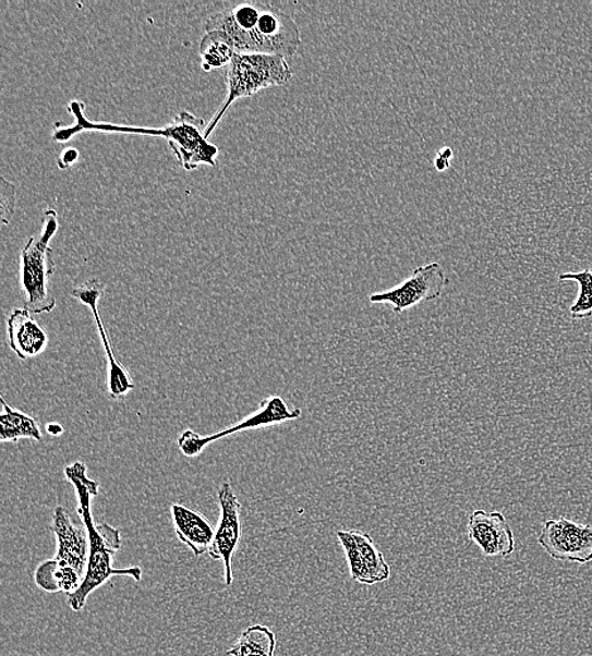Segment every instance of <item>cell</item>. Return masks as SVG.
Returning a JSON list of instances; mask_svg holds the SVG:
<instances>
[{
	"mask_svg": "<svg viewBox=\"0 0 592 656\" xmlns=\"http://www.w3.org/2000/svg\"><path fill=\"white\" fill-rule=\"evenodd\" d=\"M205 31H221L233 41L237 53L293 58L301 46L299 24L278 8L243 3L212 15Z\"/></svg>",
	"mask_w": 592,
	"mask_h": 656,
	"instance_id": "obj_1",
	"label": "cell"
},
{
	"mask_svg": "<svg viewBox=\"0 0 592 656\" xmlns=\"http://www.w3.org/2000/svg\"><path fill=\"white\" fill-rule=\"evenodd\" d=\"M292 77L293 70L282 56L237 53L227 68V101L213 122L207 125L205 138L209 139L231 104L238 99L251 98L269 87L286 85L291 82Z\"/></svg>",
	"mask_w": 592,
	"mask_h": 656,
	"instance_id": "obj_5",
	"label": "cell"
},
{
	"mask_svg": "<svg viewBox=\"0 0 592 656\" xmlns=\"http://www.w3.org/2000/svg\"><path fill=\"white\" fill-rule=\"evenodd\" d=\"M104 292H106V284H104L100 279L94 278L90 279V281L85 282L83 286L75 288V290H72L71 295L93 311L96 326H98V331L102 341V347L107 352L109 394L113 399H120L125 397L128 391L134 389V382L130 373H128L125 367L118 362L113 348H111L106 327L102 325L98 306Z\"/></svg>",
	"mask_w": 592,
	"mask_h": 656,
	"instance_id": "obj_11",
	"label": "cell"
},
{
	"mask_svg": "<svg viewBox=\"0 0 592 656\" xmlns=\"http://www.w3.org/2000/svg\"><path fill=\"white\" fill-rule=\"evenodd\" d=\"M559 282H575L579 284V295L570 307L573 319H585L592 316V270L585 269L578 274H564L558 277Z\"/></svg>",
	"mask_w": 592,
	"mask_h": 656,
	"instance_id": "obj_20",
	"label": "cell"
},
{
	"mask_svg": "<svg viewBox=\"0 0 592 656\" xmlns=\"http://www.w3.org/2000/svg\"><path fill=\"white\" fill-rule=\"evenodd\" d=\"M65 475L69 482L75 486L78 500L77 513L83 519L90 543L89 561H87L84 581L74 594L68 596L71 609L82 611L93 592L101 587L113 575H126L138 582L142 579V570L140 567L114 570L113 559L122 547V538L116 527L106 523H94L92 498L99 494V485L87 477L84 463L75 462L74 465L67 467Z\"/></svg>",
	"mask_w": 592,
	"mask_h": 656,
	"instance_id": "obj_3",
	"label": "cell"
},
{
	"mask_svg": "<svg viewBox=\"0 0 592 656\" xmlns=\"http://www.w3.org/2000/svg\"><path fill=\"white\" fill-rule=\"evenodd\" d=\"M302 411L300 408L291 411L288 408L286 400L278 396H271L264 399L261 403V408L257 412L250 415L242 422L234 424L227 429L218 432L210 436H200L194 430L183 432L179 438V447L183 454L188 458H195L198 453H202L205 448L220 438H226L239 430L257 429L263 427L275 426V424L283 423L287 421H295L301 418Z\"/></svg>",
	"mask_w": 592,
	"mask_h": 656,
	"instance_id": "obj_7",
	"label": "cell"
},
{
	"mask_svg": "<svg viewBox=\"0 0 592 656\" xmlns=\"http://www.w3.org/2000/svg\"><path fill=\"white\" fill-rule=\"evenodd\" d=\"M220 520L215 530V537L209 555L214 561H222L226 570V585H233V556L238 549L242 524H240V511L242 506L231 486L226 483L220 486L219 494Z\"/></svg>",
	"mask_w": 592,
	"mask_h": 656,
	"instance_id": "obj_10",
	"label": "cell"
},
{
	"mask_svg": "<svg viewBox=\"0 0 592 656\" xmlns=\"http://www.w3.org/2000/svg\"><path fill=\"white\" fill-rule=\"evenodd\" d=\"M176 534L186 544L196 557L210 550L215 537V527L209 520L197 511L174 503L171 508Z\"/></svg>",
	"mask_w": 592,
	"mask_h": 656,
	"instance_id": "obj_15",
	"label": "cell"
},
{
	"mask_svg": "<svg viewBox=\"0 0 592 656\" xmlns=\"http://www.w3.org/2000/svg\"><path fill=\"white\" fill-rule=\"evenodd\" d=\"M51 531L58 538V554L55 561L71 568L85 578L87 561H89V534L85 525L76 526L63 507L55 509Z\"/></svg>",
	"mask_w": 592,
	"mask_h": 656,
	"instance_id": "obj_13",
	"label": "cell"
},
{
	"mask_svg": "<svg viewBox=\"0 0 592 656\" xmlns=\"http://www.w3.org/2000/svg\"><path fill=\"white\" fill-rule=\"evenodd\" d=\"M336 535L346 551L351 579L365 586L390 579V567L370 534L339 531Z\"/></svg>",
	"mask_w": 592,
	"mask_h": 656,
	"instance_id": "obj_9",
	"label": "cell"
},
{
	"mask_svg": "<svg viewBox=\"0 0 592 656\" xmlns=\"http://www.w3.org/2000/svg\"><path fill=\"white\" fill-rule=\"evenodd\" d=\"M15 203H17L15 186L12 182L2 178V183H0V205H2L3 226H10L15 210Z\"/></svg>",
	"mask_w": 592,
	"mask_h": 656,
	"instance_id": "obj_21",
	"label": "cell"
},
{
	"mask_svg": "<svg viewBox=\"0 0 592 656\" xmlns=\"http://www.w3.org/2000/svg\"><path fill=\"white\" fill-rule=\"evenodd\" d=\"M3 413L0 415V441L17 444L21 438L41 441L39 424L34 417L24 414L8 404L2 398Z\"/></svg>",
	"mask_w": 592,
	"mask_h": 656,
	"instance_id": "obj_17",
	"label": "cell"
},
{
	"mask_svg": "<svg viewBox=\"0 0 592 656\" xmlns=\"http://www.w3.org/2000/svg\"><path fill=\"white\" fill-rule=\"evenodd\" d=\"M540 546L556 561L588 564L592 561V526L566 518L547 520L539 537Z\"/></svg>",
	"mask_w": 592,
	"mask_h": 656,
	"instance_id": "obj_8",
	"label": "cell"
},
{
	"mask_svg": "<svg viewBox=\"0 0 592 656\" xmlns=\"http://www.w3.org/2000/svg\"><path fill=\"white\" fill-rule=\"evenodd\" d=\"M468 537L485 557H509L515 554V533L499 511L475 510L468 520Z\"/></svg>",
	"mask_w": 592,
	"mask_h": 656,
	"instance_id": "obj_12",
	"label": "cell"
},
{
	"mask_svg": "<svg viewBox=\"0 0 592 656\" xmlns=\"http://www.w3.org/2000/svg\"><path fill=\"white\" fill-rule=\"evenodd\" d=\"M35 578L39 588L50 592V594L63 592L68 596L74 594L84 581L83 575L71 570V568L59 564L55 559H48V561L39 564Z\"/></svg>",
	"mask_w": 592,
	"mask_h": 656,
	"instance_id": "obj_16",
	"label": "cell"
},
{
	"mask_svg": "<svg viewBox=\"0 0 592 656\" xmlns=\"http://www.w3.org/2000/svg\"><path fill=\"white\" fill-rule=\"evenodd\" d=\"M58 230V214L46 210L41 234L31 236L21 252L20 286L24 295V309L31 314H50L56 307L48 283L55 271L50 243Z\"/></svg>",
	"mask_w": 592,
	"mask_h": 656,
	"instance_id": "obj_4",
	"label": "cell"
},
{
	"mask_svg": "<svg viewBox=\"0 0 592 656\" xmlns=\"http://www.w3.org/2000/svg\"><path fill=\"white\" fill-rule=\"evenodd\" d=\"M47 430L50 432L53 436H59L62 434V427L58 423L48 424Z\"/></svg>",
	"mask_w": 592,
	"mask_h": 656,
	"instance_id": "obj_23",
	"label": "cell"
},
{
	"mask_svg": "<svg viewBox=\"0 0 592 656\" xmlns=\"http://www.w3.org/2000/svg\"><path fill=\"white\" fill-rule=\"evenodd\" d=\"M235 54L233 41L223 32H206L200 45V56L205 72L228 68Z\"/></svg>",
	"mask_w": 592,
	"mask_h": 656,
	"instance_id": "obj_18",
	"label": "cell"
},
{
	"mask_svg": "<svg viewBox=\"0 0 592 656\" xmlns=\"http://www.w3.org/2000/svg\"><path fill=\"white\" fill-rule=\"evenodd\" d=\"M449 278L438 263H428L413 270L410 278L386 292L371 295L372 303H384L401 315L406 309L419 306L422 302H432L442 297Z\"/></svg>",
	"mask_w": 592,
	"mask_h": 656,
	"instance_id": "obj_6",
	"label": "cell"
},
{
	"mask_svg": "<svg viewBox=\"0 0 592 656\" xmlns=\"http://www.w3.org/2000/svg\"><path fill=\"white\" fill-rule=\"evenodd\" d=\"M68 111L74 117L75 124L71 126L55 124L56 131L52 135L55 142L67 143L75 135L84 132L150 135V137H164L168 141L183 170L195 171L203 165L216 166V157H218L220 149L205 138V120L189 113L186 110L181 111L173 119V122L165 127L90 122L84 113L85 104L78 100L71 101Z\"/></svg>",
	"mask_w": 592,
	"mask_h": 656,
	"instance_id": "obj_2",
	"label": "cell"
},
{
	"mask_svg": "<svg viewBox=\"0 0 592 656\" xmlns=\"http://www.w3.org/2000/svg\"><path fill=\"white\" fill-rule=\"evenodd\" d=\"M80 157L78 150L75 148H68L62 151L58 158V167L60 170H69L71 166H74Z\"/></svg>",
	"mask_w": 592,
	"mask_h": 656,
	"instance_id": "obj_22",
	"label": "cell"
},
{
	"mask_svg": "<svg viewBox=\"0 0 592 656\" xmlns=\"http://www.w3.org/2000/svg\"><path fill=\"white\" fill-rule=\"evenodd\" d=\"M8 339L15 355L22 360L38 356L48 342L45 328L24 308L14 309L8 318Z\"/></svg>",
	"mask_w": 592,
	"mask_h": 656,
	"instance_id": "obj_14",
	"label": "cell"
},
{
	"mask_svg": "<svg viewBox=\"0 0 592 656\" xmlns=\"http://www.w3.org/2000/svg\"><path fill=\"white\" fill-rule=\"evenodd\" d=\"M277 640L274 631L263 625L245 629L228 652L229 656H275Z\"/></svg>",
	"mask_w": 592,
	"mask_h": 656,
	"instance_id": "obj_19",
	"label": "cell"
}]
</instances>
